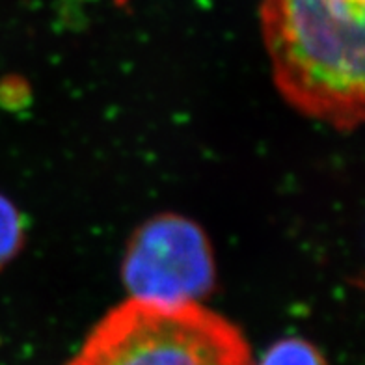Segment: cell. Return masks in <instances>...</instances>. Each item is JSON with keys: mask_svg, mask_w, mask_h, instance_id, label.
Listing matches in <instances>:
<instances>
[{"mask_svg": "<svg viewBox=\"0 0 365 365\" xmlns=\"http://www.w3.org/2000/svg\"><path fill=\"white\" fill-rule=\"evenodd\" d=\"M257 365H328L317 346L302 337H284L274 343Z\"/></svg>", "mask_w": 365, "mask_h": 365, "instance_id": "cell-4", "label": "cell"}, {"mask_svg": "<svg viewBox=\"0 0 365 365\" xmlns=\"http://www.w3.org/2000/svg\"><path fill=\"white\" fill-rule=\"evenodd\" d=\"M215 257L202 227L179 215L148 220L130 239L123 282L133 298L200 302L215 285Z\"/></svg>", "mask_w": 365, "mask_h": 365, "instance_id": "cell-3", "label": "cell"}, {"mask_svg": "<svg viewBox=\"0 0 365 365\" xmlns=\"http://www.w3.org/2000/svg\"><path fill=\"white\" fill-rule=\"evenodd\" d=\"M66 365H255L242 331L200 302L129 297L112 308Z\"/></svg>", "mask_w": 365, "mask_h": 365, "instance_id": "cell-2", "label": "cell"}, {"mask_svg": "<svg viewBox=\"0 0 365 365\" xmlns=\"http://www.w3.org/2000/svg\"><path fill=\"white\" fill-rule=\"evenodd\" d=\"M365 0H261L274 86L298 114L339 133L365 114Z\"/></svg>", "mask_w": 365, "mask_h": 365, "instance_id": "cell-1", "label": "cell"}, {"mask_svg": "<svg viewBox=\"0 0 365 365\" xmlns=\"http://www.w3.org/2000/svg\"><path fill=\"white\" fill-rule=\"evenodd\" d=\"M23 220L6 197L0 196V264L8 263L23 245Z\"/></svg>", "mask_w": 365, "mask_h": 365, "instance_id": "cell-5", "label": "cell"}]
</instances>
